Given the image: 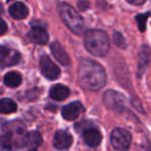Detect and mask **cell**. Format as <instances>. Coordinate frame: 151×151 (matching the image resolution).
Instances as JSON below:
<instances>
[{
  "label": "cell",
  "mask_w": 151,
  "mask_h": 151,
  "mask_svg": "<svg viewBox=\"0 0 151 151\" xmlns=\"http://www.w3.org/2000/svg\"><path fill=\"white\" fill-rule=\"evenodd\" d=\"M148 16L149 14H143V15H139L137 17V22H138V25H139V29L140 31H145L146 29V23H147V19H148Z\"/></svg>",
  "instance_id": "cell-18"
},
{
  "label": "cell",
  "mask_w": 151,
  "mask_h": 151,
  "mask_svg": "<svg viewBox=\"0 0 151 151\" xmlns=\"http://www.w3.org/2000/svg\"><path fill=\"white\" fill-rule=\"evenodd\" d=\"M104 101L106 106L112 110L119 111L121 109H124L126 105V99L123 94L117 92L114 90H109L104 95Z\"/></svg>",
  "instance_id": "cell-5"
},
{
  "label": "cell",
  "mask_w": 151,
  "mask_h": 151,
  "mask_svg": "<svg viewBox=\"0 0 151 151\" xmlns=\"http://www.w3.org/2000/svg\"><path fill=\"white\" fill-rule=\"evenodd\" d=\"M84 45L88 52L94 56H105L110 49V40L107 33L99 29L86 32Z\"/></svg>",
  "instance_id": "cell-2"
},
{
  "label": "cell",
  "mask_w": 151,
  "mask_h": 151,
  "mask_svg": "<svg viewBox=\"0 0 151 151\" xmlns=\"http://www.w3.org/2000/svg\"><path fill=\"white\" fill-rule=\"evenodd\" d=\"M84 140L86 144L90 147H97L101 143V134L97 128H87L84 130Z\"/></svg>",
  "instance_id": "cell-11"
},
{
  "label": "cell",
  "mask_w": 151,
  "mask_h": 151,
  "mask_svg": "<svg viewBox=\"0 0 151 151\" xmlns=\"http://www.w3.org/2000/svg\"><path fill=\"white\" fill-rule=\"evenodd\" d=\"M149 49H148V47H146L145 46L144 48L142 49V51H141V55H140V64L143 62V65H147L148 64V62H149Z\"/></svg>",
  "instance_id": "cell-19"
},
{
  "label": "cell",
  "mask_w": 151,
  "mask_h": 151,
  "mask_svg": "<svg viewBox=\"0 0 151 151\" xmlns=\"http://www.w3.org/2000/svg\"><path fill=\"white\" fill-rule=\"evenodd\" d=\"M28 36H29V40L34 44L45 45L49 40L48 32L42 27H33L30 30Z\"/></svg>",
  "instance_id": "cell-12"
},
{
  "label": "cell",
  "mask_w": 151,
  "mask_h": 151,
  "mask_svg": "<svg viewBox=\"0 0 151 151\" xmlns=\"http://www.w3.org/2000/svg\"><path fill=\"white\" fill-rule=\"evenodd\" d=\"M7 30V25L2 19H0V35H2L6 32Z\"/></svg>",
  "instance_id": "cell-21"
},
{
  "label": "cell",
  "mask_w": 151,
  "mask_h": 151,
  "mask_svg": "<svg viewBox=\"0 0 151 151\" xmlns=\"http://www.w3.org/2000/svg\"><path fill=\"white\" fill-rule=\"evenodd\" d=\"M83 111V106L80 101H73L62 108V116L66 120H75L80 116Z\"/></svg>",
  "instance_id": "cell-8"
},
{
  "label": "cell",
  "mask_w": 151,
  "mask_h": 151,
  "mask_svg": "<svg viewBox=\"0 0 151 151\" xmlns=\"http://www.w3.org/2000/svg\"><path fill=\"white\" fill-rule=\"evenodd\" d=\"M9 13L14 19L22 20L27 17L28 9L23 2H15L9 6Z\"/></svg>",
  "instance_id": "cell-14"
},
{
  "label": "cell",
  "mask_w": 151,
  "mask_h": 151,
  "mask_svg": "<svg viewBox=\"0 0 151 151\" xmlns=\"http://www.w3.org/2000/svg\"><path fill=\"white\" fill-rule=\"evenodd\" d=\"M42 138L40 136V134L33 130V132H30L25 134L23 146L27 147L30 150H35L37 147H40L42 145Z\"/></svg>",
  "instance_id": "cell-13"
},
{
  "label": "cell",
  "mask_w": 151,
  "mask_h": 151,
  "mask_svg": "<svg viewBox=\"0 0 151 151\" xmlns=\"http://www.w3.org/2000/svg\"><path fill=\"white\" fill-rule=\"evenodd\" d=\"M127 2L130 3V4H134V5H141L145 2V0H128Z\"/></svg>",
  "instance_id": "cell-22"
},
{
  "label": "cell",
  "mask_w": 151,
  "mask_h": 151,
  "mask_svg": "<svg viewBox=\"0 0 151 151\" xmlns=\"http://www.w3.org/2000/svg\"><path fill=\"white\" fill-rule=\"evenodd\" d=\"M51 51L53 56L56 58V60L63 66H68L70 64V58L65 52L64 48L59 44L58 42H54L51 45Z\"/></svg>",
  "instance_id": "cell-10"
},
{
  "label": "cell",
  "mask_w": 151,
  "mask_h": 151,
  "mask_svg": "<svg viewBox=\"0 0 151 151\" xmlns=\"http://www.w3.org/2000/svg\"><path fill=\"white\" fill-rule=\"evenodd\" d=\"M30 151H37V150H30Z\"/></svg>",
  "instance_id": "cell-24"
},
{
  "label": "cell",
  "mask_w": 151,
  "mask_h": 151,
  "mask_svg": "<svg viewBox=\"0 0 151 151\" xmlns=\"http://www.w3.org/2000/svg\"><path fill=\"white\" fill-rule=\"evenodd\" d=\"M17 111V104L11 99H0V113L12 114Z\"/></svg>",
  "instance_id": "cell-17"
},
{
  "label": "cell",
  "mask_w": 151,
  "mask_h": 151,
  "mask_svg": "<svg viewBox=\"0 0 151 151\" xmlns=\"http://www.w3.org/2000/svg\"><path fill=\"white\" fill-rule=\"evenodd\" d=\"M69 89L66 86L61 84H57L53 86L50 90V96L55 101H63L69 95Z\"/></svg>",
  "instance_id": "cell-15"
},
{
  "label": "cell",
  "mask_w": 151,
  "mask_h": 151,
  "mask_svg": "<svg viewBox=\"0 0 151 151\" xmlns=\"http://www.w3.org/2000/svg\"><path fill=\"white\" fill-rule=\"evenodd\" d=\"M113 42H115L116 46L120 47V48H125L126 46V42H125V38L123 37V35L120 33H115L113 36Z\"/></svg>",
  "instance_id": "cell-20"
},
{
  "label": "cell",
  "mask_w": 151,
  "mask_h": 151,
  "mask_svg": "<svg viewBox=\"0 0 151 151\" xmlns=\"http://www.w3.org/2000/svg\"><path fill=\"white\" fill-rule=\"evenodd\" d=\"M54 147L60 150H65L68 149L73 144V137L70 134L64 130H59L55 134L54 141H53Z\"/></svg>",
  "instance_id": "cell-9"
},
{
  "label": "cell",
  "mask_w": 151,
  "mask_h": 151,
  "mask_svg": "<svg viewBox=\"0 0 151 151\" xmlns=\"http://www.w3.org/2000/svg\"><path fill=\"white\" fill-rule=\"evenodd\" d=\"M40 66L42 73L49 80H56L60 76V68L46 55L40 58Z\"/></svg>",
  "instance_id": "cell-7"
},
{
  "label": "cell",
  "mask_w": 151,
  "mask_h": 151,
  "mask_svg": "<svg viewBox=\"0 0 151 151\" xmlns=\"http://www.w3.org/2000/svg\"><path fill=\"white\" fill-rule=\"evenodd\" d=\"M132 143V134L123 128H116L111 134V144L116 150H127Z\"/></svg>",
  "instance_id": "cell-4"
},
{
  "label": "cell",
  "mask_w": 151,
  "mask_h": 151,
  "mask_svg": "<svg viewBox=\"0 0 151 151\" xmlns=\"http://www.w3.org/2000/svg\"><path fill=\"white\" fill-rule=\"evenodd\" d=\"M21 60V54L14 49L0 46V66L7 67L15 65Z\"/></svg>",
  "instance_id": "cell-6"
},
{
  "label": "cell",
  "mask_w": 151,
  "mask_h": 151,
  "mask_svg": "<svg viewBox=\"0 0 151 151\" xmlns=\"http://www.w3.org/2000/svg\"><path fill=\"white\" fill-rule=\"evenodd\" d=\"M87 6H88V3L87 2H79L78 3V7L81 9V11H85V9H87Z\"/></svg>",
  "instance_id": "cell-23"
},
{
  "label": "cell",
  "mask_w": 151,
  "mask_h": 151,
  "mask_svg": "<svg viewBox=\"0 0 151 151\" xmlns=\"http://www.w3.org/2000/svg\"><path fill=\"white\" fill-rule=\"evenodd\" d=\"M78 75L80 82L85 88L91 91H97L105 86L106 73L99 63L89 59L81 60L79 65Z\"/></svg>",
  "instance_id": "cell-1"
},
{
  "label": "cell",
  "mask_w": 151,
  "mask_h": 151,
  "mask_svg": "<svg viewBox=\"0 0 151 151\" xmlns=\"http://www.w3.org/2000/svg\"><path fill=\"white\" fill-rule=\"evenodd\" d=\"M22 82V76L20 75L17 71H11V73H7L4 77V83L6 86L12 87V88H15L18 87Z\"/></svg>",
  "instance_id": "cell-16"
},
{
  "label": "cell",
  "mask_w": 151,
  "mask_h": 151,
  "mask_svg": "<svg viewBox=\"0 0 151 151\" xmlns=\"http://www.w3.org/2000/svg\"><path fill=\"white\" fill-rule=\"evenodd\" d=\"M58 12L65 25L76 34H82L85 31L84 21L71 5L62 2L58 4Z\"/></svg>",
  "instance_id": "cell-3"
}]
</instances>
